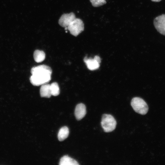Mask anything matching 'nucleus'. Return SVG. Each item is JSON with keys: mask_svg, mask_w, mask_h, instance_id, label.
Here are the masks:
<instances>
[{"mask_svg": "<svg viewBox=\"0 0 165 165\" xmlns=\"http://www.w3.org/2000/svg\"><path fill=\"white\" fill-rule=\"evenodd\" d=\"M131 105L134 111L139 114L144 115L148 112V108L147 104L141 98L135 97L132 98Z\"/></svg>", "mask_w": 165, "mask_h": 165, "instance_id": "2", "label": "nucleus"}, {"mask_svg": "<svg viewBox=\"0 0 165 165\" xmlns=\"http://www.w3.org/2000/svg\"><path fill=\"white\" fill-rule=\"evenodd\" d=\"M101 124L105 132H109L115 129L116 125V122L112 115L104 114L102 116Z\"/></svg>", "mask_w": 165, "mask_h": 165, "instance_id": "3", "label": "nucleus"}, {"mask_svg": "<svg viewBox=\"0 0 165 165\" xmlns=\"http://www.w3.org/2000/svg\"><path fill=\"white\" fill-rule=\"evenodd\" d=\"M69 133V129L67 127L64 126L62 127L60 129L58 134L59 140L60 141H64L68 137Z\"/></svg>", "mask_w": 165, "mask_h": 165, "instance_id": "11", "label": "nucleus"}, {"mask_svg": "<svg viewBox=\"0 0 165 165\" xmlns=\"http://www.w3.org/2000/svg\"><path fill=\"white\" fill-rule=\"evenodd\" d=\"M40 93L41 97L50 98L51 95L50 84L46 83L42 85L40 89Z\"/></svg>", "mask_w": 165, "mask_h": 165, "instance_id": "10", "label": "nucleus"}, {"mask_svg": "<svg viewBox=\"0 0 165 165\" xmlns=\"http://www.w3.org/2000/svg\"><path fill=\"white\" fill-rule=\"evenodd\" d=\"M152 2H158L161 1L162 0H151Z\"/></svg>", "mask_w": 165, "mask_h": 165, "instance_id": "15", "label": "nucleus"}, {"mask_svg": "<svg viewBox=\"0 0 165 165\" xmlns=\"http://www.w3.org/2000/svg\"><path fill=\"white\" fill-rule=\"evenodd\" d=\"M75 18V15L73 13L64 14L60 18L58 23L62 27H67Z\"/></svg>", "mask_w": 165, "mask_h": 165, "instance_id": "7", "label": "nucleus"}, {"mask_svg": "<svg viewBox=\"0 0 165 165\" xmlns=\"http://www.w3.org/2000/svg\"><path fill=\"white\" fill-rule=\"evenodd\" d=\"M60 165H78L79 164L75 160L68 156L65 155L62 157L59 162Z\"/></svg>", "mask_w": 165, "mask_h": 165, "instance_id": "9", "label": "nucleus"}, {"mask_svg": "<svg viewBox=\"0 0 165 165\" xmlns=\"http://www.w3.org/2000/svg\"><path fill=\"white\" fill-rule=\"evenodd\" d=\"M88 69L90 70H94L99 68L101 62L100 57L98 56H95L94 58H88L86 57L83 59Z\"/></svg>", "mask_w": 165, "mask_h": 165, "instance_id": "6", "label": "nucleus"}, {"mask_svg": "<svg viewBox=\"0 0 165 165\" xmlns=\"http://www.w3.org/2000/svg\"><path fill=\"white\" fill-rule=\"evenodd\" d=\"M34 58L35 62L40 63L43 61L45 58V54L42 51L35 50L34 53Z\"/></svg>", "mask_w": 165, "mask_h": 165, "instance_id": "12", "label": "nucleus"}, {"mask_svg": "<svg viewBox=\"0 0 165 165\" xmlns=\"http://www.w3.org/2000/svg\"><path fill=\"white\" fill-rule=\"evenodd\" d=\"M50 89L51 95L57 96L60 93V89L58 84L54 82L50 84Z\"/></svg>", "mask_w": 165, "mask_h": 165, "instance_id": "13", "label": "nucleus"}, {"mask_svg": "<svg viewBox=\"0 0 165 165\" xmlns=\"http://www.w3.org/2000/svg\"><path fill=\"white\" fill-rule=\"evenodd\" d=\"M86 113V107L84 104L79 103L76 106L75 111V115L77 120L81 119L85 116Z\"/></svg>", "mask_w": 165, "mask_h": 165, "instance_id": "8", "label": "nucleus"}, {"mask_svg": "<svg viewBox=\"0 0 165 165\" xmlns=\"http://www.w3.org/2000/svg\"><path fill=\"white\" fill-rule=\"evenodd\" d=\"M67 27L70 33L75 36H77L84 29L83 21L79 18H76Z\"/></svg>", "mask_w": 165, "mask_h": 165, "instance_id": "4", "label": "nucleus"}, {"mask_svg": "<svg viewBox=\"0 0 165 165\" xmlns=\"http://www.w3.org/2000/svg\"><path fill=\"white\" fill-rule=\"evenodd\" d=\"M31 72L32 75L30 80L34 86L42 85L47 83L51 80L52 70L47 65H42L33 67Z\"/></svg>", "mask_w": 165, "mask_h": 165, "instance_id": "1", "label": "nucleus"}, {"mask_svg": "<svg viewBox=\"0 0 165 165\" xmlns=\"http://www.w3.org/2000/svg\"><path fill=\"white\" fill-rule=\"evenodd\" d=\"M92 5L95 7L101 6L106 3L105 0H90Z\"/></svg>", "mask_w": 165, "mask_h": 165, "instance_id": "14", "label": "nucleus"}, {"mask_svg": "<svg viewBox=\"0 0 165 165\" xmlns=\"http://www.w3.org/2000/svg\"><path fill=\"white\" fill-rule=\"evenodd\" d=\"M153 24L157 31L160 34L165 36V14L156 17L154 20Z\"/></svg>", "mask_w": 165, "mask_h": 165, "instance_id": "5", "label": "nucleus"}]
</instances>
